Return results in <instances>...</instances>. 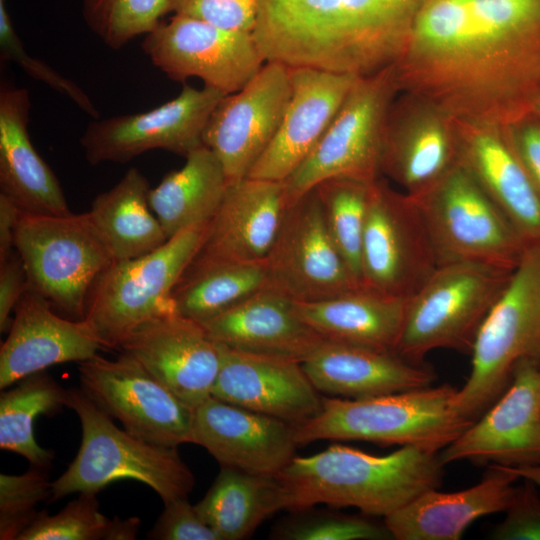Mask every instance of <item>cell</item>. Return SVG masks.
I'll return each instance as SVG.
<instances>
[{"label": "cell", "mask_w": 540, "mask_h": 540, "mask_svg": "<svg viewBox=\"0 0 540 540\" xmlns=\"http://www.w3.org/2000/svg\"><path fill=\"white\" fill-rule=\"evenodd\" d=\"M393 65L400 92L508 126L540 91V0H430Z\"/></svg>", "instance_id": "cell-1"}, {"label": "cell", "mask_w": 540, "mask_h": 540, "mask_svg": "<svg viewBox=\"0 0 540 540\" xmlns=\"http://www.w3.org/2000/svg\"><path fill=\"white\" fill-rule=\"evenodd\" d=\"M430 0H259L266 61L363 77L396 62Z\"/></svg>", "instance_id": "cell-2"}, {"label": "cell", "mask_w": 540, "mask_h": 540, "mask_svg": "<svg viewBox=\"0 0 540 540\" xmlns=\"http://www.w3.org/2000/svg\"><path fill=\"white\" fill-rule=\"evenodd\" d=\"M443 466L438 453L413 446L374 455L333 444L313 455L295 456L276 478L293 512L323 503L385 517L438 488Z\"/></svg>", "instance_id": "cell-3"}, {"label": "cell", "mask_w": 540, "mask_h": 540, "mask_svg": "<svg viewBox=\"0 0 540 540\" xmlns=\"http://www.w3.org/2000/svg\"><path fill=\"white\" fill-rule=\"evenodd\" d=\"M457 390L432 384L369 398H323L316 416L295 425L296 441H366L439 453L474 423L454 410Z\"/></svg>", "instance_id": "cell-4"}, {"label": "cell", "mask_w": 540, "mask_h": 540, "mask_svg": "<svg viewBox=\"0 0 540 540\" xmlns=\"http://www.w3.org/2000/svg\"><path fill=\"white\" fill-rule=\"evenodd\" d=\"M66 407L79 417L82 439L65 472L52 482L50 501L73 493H98L131 479L153 489L164 504L188 498L195 477L178 447L147 442L120 429L81 388L67 389Z\"/></svg>", "instance_id": "cell-5"}, {"label": "cell", "mask_w": 540, "mask_h": 540, "mask_svg": "<svg viewBox=\"0 0 540 540\" xmlns=\"http://www.w3.org/2000/svg\"><path fill=\"white\" fill-rule=\"evenodd\" d=\"M470 374L454 410L475 422L506 391L516 365L540 362V245L527 247L471 351Z\"/></svg>", "instance_id": "cell-6"}, {"label": "cell", "mask_w": 540, "mask_h": 540, "mask_svg": "<svg viewBox=\"0 0 540 540\" xmlns=\"http://www.w3.org/2000/svg\"><path fill=\"white\" fill-rule=\"evenodd\" d=\"M513 271L474 263L438 266L407 298L395 352L415 363H423L435 349L471 354L479 330Z\"/></svg>", "instance_id": "cell-7"}, {"label": "cell", "mask_w": 540, "mask_h": 540, "mask_svg": "<svg viewBox=\"0 0 540 540\" xmlns=\"http://www.w3.org/2000/svg\"><path fill=\"white\" fill-rule=\"evenodd\" d=\"M413 199L438 266L474 263L513 271L520 263L526 250L524 241L461 163Z\"/></svg>", "instance_id": "cell-8"}, {"label": "cell", "mask_w": 540, "mask_h": 540, "mask_svg": "<svg viewBox=\"0 0 540 540\" xmlns=\"http://www.w3.org/2000/svg\"><path fill=\"white\" fill-rule=\"evenodd\" d=\"M206 226L191 227L146 255L114 261L90 291L85 319L103 348H118L140 325L175 311L172 291L203 240Z\"/></svg>", "instance_id": "cell-9"}, {"label": "cell", "mask_w": 540, "mask_h": 540, "mask_svg": "<svg viewBox=\"0 0 540 540\" xmlns=\"http://www.w3.org/2000/svg\"><path fill=\"white\" fill-rule=\"evenodd\" d=\"M15 250L24 264L28 287L71 319H84L92 286L114 262L89 212L22 213Z\"/></svg>", "instance_id": "cell-10"}, {"label": "cell", "mask_w": 540, "mask_h": 540, "mask_svg": "<svg viewBox=\"0 0 540 540\" xmlns=\"http://www.w3.org/2000/svg\"><path fill=\"white\" fill-rule=\"evenodd\" d=\"M399 93L393 64L356 80L316 147L283 181L290 205L329 178L372 184L381 177L385 126Z\"/></svg>", "instance_id": "cell-11"}, {"label": "cell", "mask_w": 540, "mask_h": 540, "mask_svg": "<svg viewBox=\"0 0 540 540\" xmlns=\"http://www.w3.org/2000/svg\"><path fill=\"white\" fill-rule=\"evenodd\" d=\"M437 267L416 202L380 177L369 191L361 248V287L408 298Z\"/></svg>", "instance_id": "cell-12"}, {"label": "cell", "mask_w": 540, "mask_h": 540, "mask_svg": "<svg viewBox=\"0 0 540 540\" xmlns=\"http://www.w3.org/2000/svg\"><path fill=\"white\" fill-rule=\"evenodd\" d=\"M78 370L80 388L129 433L166 447L191 443L193 409L129 354H97Z\"/></svg>", "instance_id": "cell-13"}, {"label": "cell", "mask_w": 540, "mask_h": 540, "mask_svg": "<svg viewBox=\"0 0 540 540\" xmlns=\"http://www.w3.org/2000/svg\"><path fill=\"white\" fill-rule=\"evenodd\" d=\"M142 50L170 79L199 78L225 95L241 90L266 62L252 33L177 14L144 35Z\"/></svg>", "instance_id": "cell-14"}, {"label": "cell", "mask_w": 540, "mask_h": 540, "mask_svg": "<svg viewBox=\"0 0 540 540\" xmlns=\"http://www.w3.org/2000/svg\"><path fill=\"white\" fill-rule=\"evenodd\" d=\"M224 96L185 84L178 96L149 111L96 118L80 138L85 158L91 165L125 163L155 149L185 158L204 145L207 122Z\"/></svg>", "instance_id": "cell-15"}, {"label": "cell", "mask_w": 540, "mask_h": 540, "mask_svg": "<svg viewBox=\"0 0 540 540\" xmlns=\"http://www.w3.org/2000/svg\"><path fill=\"white\" fill-rule=\"evenodd\" d=\"M264 265L270 287L297 302L361 287L329 234L314 188L287 209Z\"/></svg>", "instance_id": "cell-16"}, {"label": "cell", "mask_w": 540, "mask_h": 540, "mask_svg": "<svg viewBox=\"0 0 540 540\" xmlns=\"http://www.w3.org/2000/svg\"><path fill=\"white\" fill-rule=\"evenodd\" d=\"M290 67L266 61L239 91L225 95L203 132L230 183L246 178L275 137L291 98Z\"/></svg>", "instance_id": "cell-17"}, {"label": "cell", "mask_w": 540, "mask_h": 540, "mask_svg": "<svg viewBox=\"0 0 540 540\" xmlns=\"http://www.w3.org/2000/svg\"><path fill=\"white\" fill-rule=\"evenodd\" d=\"M438 455L443 465L458 461L505 467L539 465V362H519L506 391Z\"/></svg>", "instance_id": "cell-18"}, {"label": "cell", "mask_w": 540, "mask_h": 540, "mask_svg": "<svg viewBox=\"0 0 540 540\" xmlns=\"http://www.w3.org/2000/svg\"><path fill=\"white\" fill-rule=\"evenodd\" d=\"M460 163L454 119L431 101L400 92L388 113L380 172L417 198Z\"/></svg>", "instance_id": "cell-19"}, {"label": "cell", "mask_w": 540, "mask_h": 540, "mask_svg": "<svg viewBox=\"0 0 540 540\" xmlns=\"http://www.w3.org/2000/svg\"><path fill=\"white\" fill-rule=\"evenodd\" d=\"M119 349L193 410L212 396L221 346L199 322L177 312L157 317L132 331Z\"/></svg>", "instance_id": "cell-20"}, {"label": "cell", "mask_w": 540, "mask_h": 540, "mask_svg": "<svg viewBox=\"0 0 540 540\" xmlns=\"http://www.w3.org/2000/svg\"><path fill=\"white\" fill-rule=\"evenodd\" d=\"M295 425L209 397L193 410L191 443L221 465L276 477L296 456Z\"/></svg>", "instance_id": "cell-21"}, {"label": "cell", "mask_w": 540, "mask_h": 540, "mask_svg": "<svg viewBox=\"0 0 540 540\" xmlns=\"http://www.w3.org/2000/svg\"><path fill=\"white\" fill-rule=\"evenodd\" d=\"M289 206L283 181L230 183L190 263H264Z\"/></svg>", "instance_id": "cell-22"}, {"label": "cell", "mask_w": 540, "mask_h": 540, "mask_svg": "<svg viewBox=\"0 0 540 540\" xmlns=\"http://www.w3.org/2000/svg\"><path fill=\"white\" fill-rule=\"evenodd\" d=\"M36 291H25L0 348V388L65 362L88 360L103 348L91 324L59 316Z\"/></svg>", "instance_id": "cell-23"}, {"label": "cell", "mask_w": 540, "mask_h": 540, "mask_svg": "<svg viewBox=\"0 0 540 540\" xmlns=\"http://www.w3.org/2000/svg\"><path fill=\"white\" fill-rule=\"evenodd\" d=\"M219 345L222 361L212 396L294 425L321 411L323 398L301 362Z\"/></svg>", "instance_id": "cell-24"}, {"label": "cell", "mask_w": 540, "mask_h": 540, "mask_svg": "<svg viewBox=\"0 0 540 540\" xmlns=\"http://www.w3.org/2000/svg\"><path fill=\"white\" fill-rule=\"evenodd\" d=\"M291 98L280 127L247 177L284 181L323 137L359 78L308 67L290 68Z\"/></svg>", "instance_id": "cell-25"}, {"label": "cell", "mask_w": 540, "mask_h": 540, "mask_svg": "<svg viewBox=\"0 0 540 540\" xmlns=\"http://www.w3.org/2000/svg\"><path fill=\"white\" fill-rule=\"evenodd\" d=\"M454 122L460 163L510 220L526 248L540 245V195L504 128Z\"/></svg>", "instance_id": "cell-26"}, {"label": "cell", "mask_w": 540, "mask_h": 540, "mask_svg": "<svg viewBox=\"0 0 540 540\" xmlns=\"http://www.w3.org/2000/svg\"><path fill=\"white\" fill-rule=\"evenodd\" d=\"M319 393L361 399L432 385L436 373L394 351L323 342L301 362Z\"/></svg>", "instance_id": "cell-27"}, {"label": "cell", "mask_w": 540, "mask_h": 540, "mask_svg": "<svg viewBox=\"0 0 540 540\" xmlns=\"http://www.w3.org/2000/svg\"><path fill=\"white\" fill-rule=\"evenodd\" d=\"M488 467L483 479L467 489H430L385 516L383 522L392 539L459 540L479 518L504 512L520 478L503 467Z\"/></svg>", "instance_id": "cell-28"}, {"label": "cell", "mask_w": 540, "mask_h": 540, "mask_svg": "<svg viewBox=\"0 0 540 540\" xmlns=\"http://www.w3.org/2000/svg\"><path fill=\"white\" fill-rule=\"evenodd\" d=\"M200 324L225 347L299 362L324 340L300 317L295 301L271 287Z\"/></svg>", "instance_id": "cell-29"}, {"label": "cell", "mask_w": 540, "mask_h": 540, "mask_svg": "<svg viewBox=\"0 0 540 540\" xmlns=\"http://www.w3.org/2000/svg\"><path fill=\"white\" fill-rule=\"evenodd\" d=\"M30 108L28 90L1 83V193L25 214H70L59 180L31 142L28 131Z\"/></svg>", "instance_id": "cell-30"}, {"label": "cell", "mask_w": 540, "mask_h": 540, "mask_svg": "<svg viewBox=\"0 0 540 540\" xmlns=\"http://www.w3.org/2000/svg\"><path fill=\"white\" fill-rule=\"evenodd\" d=\"M407 298L359 287L314 302H297L300 317L324 340L394 351Z\"/></svg>", "instance_id": "cell-31"}, {"label": "cell", "mask_w": 540, "mask_h": 540, "mask_svg": "<svg viewBox=\"0 0 540 540\" xmlns=\"http://www.w3.org/2000/svg\"><path fill=\"white\" fill-rule=\"evenodd\" d=\"M229 185L218 157L202 145L185 157L180 169L150 188L149 205L169 239L188 228L208 225Z\"/></svg>", "instance_id": "cell-32"}, {"label": "cell", "mask_w": 540, "mask_h": 540, "mask_svg": "<svg viewBox=\"0 0 540 540\" xmlns=\"http://www.w3.org/2000/svg\"><path fill=\"white\" fill-rule=\"evenodd\" d=\"M149 191L146 177L131 167L93 200L89 215L114 261L146 255L168 240L150 208Z\"/></svg>", "instance_id": "cell-33"}, {"label": "cell", "mask_w": 540, "mask_h": 540, "mask_svg": "<svg viewBox=\"0 0 540 540\" xmlns=\"http://www.w3.org/2000/svg\"><path fill=\"white\" fill-rule=\"evenodd\" d=\"M195 507L219 540H241L268 517L287 509V493L276 477L221 467Z\"/></svg>", "instance_id": "cell-34"}, {"label": "cell", "mask_w": 540, "mask_h": 540, "mask_svg": "<svg viewBox=\"0 0 540 540\" xmlns=\"http://www.w3.org/2000/svg\"><path fill=\"white\" fill-rule=\"evenodd\" d=\"M268 287L264 263H189L171 296L178 314L203 323Z\"/></svg>", "instance_id": "cell-35"}, {"label": "cell", "mask_w": 540, "mask_h": 540, "mask_svg": "<svg viewBox=\"0 0 540 540\" xmlns=\"http://www.w3.org/2000/svg\"><path fill=\"white\" fill-rule=\"evenodd\" d=\"M0 396V448L17 453L32 465H51L54 453L34 437V421L66 406L67 389L42 372L29 375Z\"/></svg>", "instance_id": "cell-36"}, {"label": "cell", "mask_w": 540, "mask_h": 540, "mask_svg": "<svg viewBox=\"0 0 540 540\" xmlns=\"http://www.w3.org/2000/svg\"><path fill=\"white\" fill-rule=\"evenodd\" d=\"M370 186L351 178L333 177L314 187L329 234L360 286L362 238Z\"/></svg>", "instance_id": "cell-37"}, {"label": "cell", "mask_w": 540, "mask_h": 540, "mask_svg": "<svg viewBox=\"0 0 540 540\" xmlns=\"http://www.w3.org/2000/svg\"><path fill=\"white\" fill-rule=\"evenodd\" d=\"M170 0H81L87 27L117 50L152 31L169 13Z\"/></svg>", "instance_id": "cell-38"}, {"label": "cell", "mask_w": 540, "mask_h": 540, "mask_svg": "<svg viewBox=\"0 0 540 540\" xmlns=\"http://www.w3.org/2000/svg\"><path fill=\"white\" fill-rule=\"evenodd\" d=\"M273 530L282 540H385L392 539L383 524L365 517L334 512L295 511Z\"/></svg>", "instance_id": "cell-39"}, {"label": "cell", "mask_w": 540, "mask_h": 540, "mask_svg": "<svg viewBox=\"0 0 540 540\" xmlns=\"http://www.w3.org/2000/svg\"><path fill=\"white\" fill-rule=\"evenodd\" d=\"M46 467L34 466L20 475L0 474V539L18 540L38 515L36 507L51 496Z\"/></svg>", "instance_id": "cell-40"}, {"label": "cell", "mask_w": 540, "mask_h": 540, "mask_svg": "<svg viewBox=\"0 0 540 540\" xmlns=\"http://www.w3.org/2000/svg\"><path fill=\"white\" fill-rule=\"evenodd\" d=\"M109 523L96 493L82 492L54 515L40 511L18 540H100Z\"/></svg>", "instance_id": "cell-41"}, {"label": "cell", "mask_w": 540, "mask_h": 540, "mask_svg": "<svg viewBox=\"0 0 540 540\" xmlns=\"http://www.w3.org/2000/svg\"><path fill=\"white\" fill-rule=\"evenodd\" d=\"M0 55L2 61L14 62L32 78L72 100L89 116L99 118L95 105L77 83L26 51L8 12L7 0H0Z\"/></svg>", "instance_id": "cell-42"}, {"label": "cell", "mask_w": 540, "mask_h": 540, "mask_svg": "<svg viewBox=\"0 0 540 540\" xmlns=\"http://www.w3.org/2000/svg\"><path fill=\"white\" fill-rule=\"evenodd\" d=\"M259 0H170L169 12L198 19L223 29L252 33Z\"/></svg>", "instance_id": "cell-43"}, {"label": "cell", "mask_w": 540, "mask_h": 540, "mask_svg": "<svg viewBox=\"0 0 540 540\" xmlns=\"http://www.w3.org/2000/svg\"><path fill=\"white\" fill-rule=\"evenodd\" d=\"M503 521L490 534L495 540H540V494L537 486L525 480L516 486Z\"/></svg>", "instance_id": "cell-44"}, {"label": "cell", "mask_w": 540, "mask_h": 540, "mask_svg": "<svg viewBox=\"0 0 540 540\" xmlns=\"http://www.w3.org/2000/svg\"><path fill=\"white\" fill-rule=\"evenodd\" d=\"M154 540H219L202 519L195 504L180 498L164 504V510L147 533Z\"/></svg>", "instance_id": "cell-45"}, {"label": "cell", "mask_w": 540, "mask_h": 540, "mask_svg": "<svg viewBox=\"0 0 540 540\" xmlns=\"http://www.w3.org/2000/svg\"><path fill=\"white\" fill-rule=\"evenodd\" d=\"M503 128L540 195V120L528 116Z\"/></svg>", "instance_id": "cell-46"}, {"label": "cell", "mask_w": 540, "mask_h": 540, "mask_svg": "<svg viewBox=\"0 0 540 540\" xmlns=\"http://www.w3.org/2000/svg\"><path fill=\"white\" fill-rule=\"evenodd\" d=\"M28 289L24 264L16 250L0 262V330L7 331L11 325L10 315Z\"/></svg>", "instance_id": "cell-47"}, {"label": "cell", "mask_w": 540, "mask_h": 540, "mask_svg": "<svg viewBox=\"0 0 540 540\" xmlns=\"http://www.w3.org/2000/svg\"><path fill=\"white\" fill-rule=\"evenodd\" d=\"M21 214L19 207L0 192V262L15 250V234Z\"/></svg>", "instance_id": "cell-48"}, {"label": "cell", "mask_w": 540, "mask_h": 540, "mask_svg": "<svg viewBox=\"0 0 540 540\" xmlns=\"http://www.w3.org/2000/svg\"><path fill=\"white\" fill-rule=\"evenodd\" d=\"M141 526L138 517L110 519L104 540H134Z\"/></svg>", "instance_id": "cell-49"}, {"label": "cell", "mask_w": 540, "mask_h": 540, "mask_svg": "<svg viewBox=\"0 0 540 540\" xmlns=\"http://www.w3.org/2000/svg\"><path fill=\"white\" fill-rule=\"evenodd\" d=\"M498 466V465H497ZM503 467L514 474H516L520 479H525L533 482L537 488H540V464L532 466H523V467Z\"/></svg>", "instance_id": "cell-50"}, {"label": "cell", "mask_w": 540, "mask_h": 540, "mask_svg": "<svg viewBox=\"0 0 540 540\" xmlns=\"http://www.w3.org/2000/svg\"><path fill=\"white\" fill-rule=\"evenodd\" d=\"M530 116L540 120V91L533 98L530 106Z\"/></svg>", "instance_id": "cell-51"}, {"label": "cell", "mask_w": 540, "mask_h": 540, "mask_svg": "<svg viewBox=\"0 0 540 540\" xmlns=\"http://www.w3.org/2000/svg\"><path fill=\"white\" fill-rule=\"evenodd\" d=\"M539 364H540V362H539Z\"/></svg>", "instance_id": "cell-52"}]
</instances>
